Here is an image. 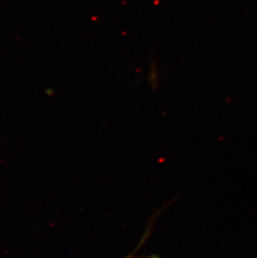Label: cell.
<instances>
[{
    "instance_id": "obj_1",
    "label": "cell",
    "mask_w": 257,
    "mask_h": 258,
    "mask_svg": "<svg viewBox=\"0 0 257 258\" xmlns=\"http://www.w3.org/2000/svg\"><path fill=\"white\" fill-rule=\"evenodd\" d=\"M150 258H160L159 256H155V255H152V256H150Z\"/></svg>"
},
{
    "instance_id": "obj_2",
    "label": "cell",
    "mask_w": 257,
    "mask_h": 258,
    "mask_svg": "<svg viewBox=\"0 0 257 258\" xmlns=\"http://www.w3.org/2000/svg\"><path fill=\"white\" fill-rule=\"evenodd\" d=\"M132 256H133V255H130V256H127L126 258H132Z\"/></svg>"
}]
</instances>
